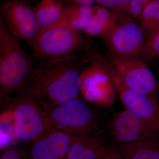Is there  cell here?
I'll return each instance as SVG.
<instances>
[{
    "label": "cell",
    "instance_id": "1",
    "mask_svg": "<svg viewBox=\"0 0 159 159\" xmlns=\"http://www.w3.org/2000/svg\"><path fill=\"white\" fill-rule=\"evenodd\" d=\"M93 54H83L48 66L37 65L27 92L39 102L59 105L80 99L81 74Z\"/></svg>",
    "mask_w": 159,
    "mask_h": 159
},
{
    "label": "cell",
    "instance_id": "2",
    "mask_svg": "<svg viewBox=\"0 0 159 159\" xmlns=\"http://www.w3.org/2000/svg\"><path fill=\"white\" fill-rule=\"evenodd\" d=\"M37 63L26 53L19 39L12 34L0 18V100L6 107L28 89Z\"/></svg>",
    "mask_w": 159,
    "mask_h": 159
},
{
    "label": "cell",
    "instance_id": "3",
    "mask_svg": "<svg viewBox=\"0 0 159 159\" xmlns=\"http://www.w3.org/2000/svg\"><path fill=\"white\" fill-rule=\"evenodd\" d=\"M88 44L80 32L63 19L40 31L32 46V57L39 65L48 66L82 55L88 48Z\"/></svg>",
    "mask_w": 159,
    "mask_h": 159
},
{
    "label": "cell",
    "instance_id": "4",
    "mask_svg": "<svg viewBox=\"0 0 159 159\" xmlns=\"http://www.w3.org/2000/svg\"><path fill=\"white\" fill-rule=\"evenodd\" d=\"M39 102L49 126L70 136H87L99 130L97 114L81 99L59 105Z\"/></svg>",
    "mask_w": 159,
    "mask_h": 159
},
{
    "label": "cell",
    "instance_id": "5",
    "mask_svg": "<svg viewBox=\"0 0 159 159\" xmlns=\"http://www.w3.org/2000/svg\"><path fill=\"white\" fill-rule=\"evenodd\" d=\"M6 108L11 113L20 140L34 141L50 126L39 101L27 91L12 99Z\"/></svg>",
    "mask_w": 159,
    "mask_h": 159
},
{
    "label": "cell",
    "instance_id": "6",
    "mask_svg": "<svg viewBox=\"0 0 159 159\" xmlns=\"http://www.w3.org/2000/svg\"><path fill=\"white\" fill-rule=\"evenodd\" d=\"M145 35L140 24L127 16L119 19L101 39L109 52L119 57H140L144 51Z\"/></svg>",
    "mask_w": 159,
    "mask_h": 159
},
{
    "label": "cell",
    "instance_id": "7",
    "mask_svg": "<svg viewBox=\"0 0 159 159\" xmlns=\"http://www.w3.org/2000/svg\"><path fill=\"white\" fill-rule=\"evenodd\" d=\"M102 58L115 90L125 109L136 115L159 134V98L141 93L128 88L109 61L103 57Z\"/></svg>",
    "mask_w": 159,
    "mask_h": 159
},
{
    "label": "cell",
    "instance_id": "8",
    "mask_svg": "<svg viewBox=\"0 0 159 159\" xmlns=\"http://www.w3.org/2000/svg\"><path fill=\"white\" fill-rule=\"evenodd\" d=\"M109 61L128 88L158 98L159 85L149 67L140 57L125 58L109 52Z\"/></svg>",
    "mask_w": 159,
    "mask_h": 159
},
{
    "label": "cell",
    "instance_id": "9",
    "mask_svg": "<svg viewBox=\"0 0 159 159\" xmlns=\"http://www.w3.org/2000/svg\"><path fill=\"white\" fill-rule=\"evenodd\" d=\"M1 12L10 32L32 47L41 31L35 9L26 0H6Z\"/></svg>",
    "mask_w": 159,
    "mask_h": 159
},
{
    "label": "cell",
    "instance_id": "10",
    "mask_svg": "<svg viewBox=\"0 0 159 159\" xmlns=\"http://www.w3.org/2000/svg\"><path fill=\"white\" fill-rule=\"evenodd\" d=\"M111 133L118 144L159 137V134L146 122L126 109L114 114Z\"/></svg>",
    "mask_w": 159,
    "mask_h": 159
},
{
    "label": "cell",
    "instance_id": "11",
    "mask_svg": "<svg viewBox=\"0 0 159 159\" xmlns=\"http://www.w3.org/2000/svg\"><path fill=\"white\" fill-rule=\"evenodd\" d=\"M30 148L31 159H66L72 143V138L49 126L33 141Z\"/></svg>",
    "mask_w": 159,
    "mask_h": 159
},
{
    "label": "cell",
    "instance_id": "12",
    "mask_svg": "<svg viewBox=\"0 0 159 159\" xmlns=\"http://www.w3.org/2000/svg\"><path fill=\"white\" fill-rule=\"evenodd\" d=\"M72 138V145L66 159H99L108 145L104 129L87 136Z\"/></svg>",
    "mask_w": 159,
    "mask_h": 159
},
{
    "label": "cell",
    "instance_id": "13",
    "mask_svg": "<svg viewBox=\"0 0 159 159\" xmlns=\"http://www.w3.org/2000/svg\"><path fill=\"white\" fill-rule=\"evenodd\" d=\"M119 145L124 159H159V137Z\"/></svg>",
    "mask_w": 159,
    "mask_h": 159
},
{
    "label": "cell",
    "instance_id": "14",
    "mask_svg": "<svg viewBox=\"0 0 159 159\" xmlns=\"http://www.w3.org/2000/svg\"><path fill=\"white\" fill-rule=\"evenodd\" d=\"M65 8L57 0H41L34 8L41 31L60 22Z\"/></svg>",
    "mask_w": 159,
    "mask_h": 159
},
{
    "label": "cell",
    "instance_id": "15",
    "mask_svg": "<svg viewBox=\"0 0 159 159\" xmlns=\"http://www.w3.org/2000/svg\"><path fill=\"white\" fill-rule=\"evenodd\" d=\"M93 12V6L69 5L65 8L63 19L70 26L78 31H84Z\"/></svg>",
    "mask_w": 159,
    "mask_h": 159
},
{
    "label": "cell",
    "instance_id": "16",
    "mask_svg": "<svg viewBox=\"0 0 159 159\" xmlns=\"http://www.w3.org/2000/svg\"><path fill=\"white\" fill-rule=\"evenodd\" d=\"M140 20L145 37L159 27V0H154L145 6Z\"/></svg>",
    "mask_w": 159,
    "mask_h": 159
},
{
    "label": "cell",
    "instance_id": "17",
    "mask_svg": "<svg viewBox=\"0 0 159 159\" xmlns=\"http://www.w3.org/2000/svg\"><path fill=\"white\" fill-rule=\"evenodd\" d=\"M142 55L148 61L159 57V27L146 37Z\"/></svg>",
    "mask_w": 159,
    "mask_h": 159
},
{
    "label": "cell",
    "instance_id": "18",
    "mask_svg": "<svg viewBox=\"0 0 159 159\" xmlns=\"http://www.w3.org/2000/svg\"><path fill=\"white\" fill-rule=\"evenodd\" d=\"M111 29V27L102 21V20L99 19L93 12L88 24L84 32L88 36L90 37L99 36L102 37Z\"/></svg>",
    "mask_w": 159,
    "mask_h": 159
},
{
    "label": "cell",
    "instance_id": "19",
    "mask_svg": "<svg viewBox=\"0 0 159 159\" xmlns=\"http://www.w3.org/2000/svg\"><path fill=\"white\" fill-rule=\"evenodd\" d=\"M154 0H130L127 13L130 17L140 20L145 6Z\"/></svg>",
    "mask_w": 159,
    "mask_h": 159
},
{
    "label": "cell",
    "instance_id": "20",
    "mask_svg": "<svg viewBox=\"0 0 159 159\" xmlns=\"http://www.w3.org/2000/svg\"><path fill=\"white\" fill-rule=\"evenodd\" d=\"M99 159H124L119 144L114 142L107 145L104 153Z\"/></svg>",
    "mask_w": 159,
    "mask_h": 159
},
{
    "label": "cell",
    "instance_id": "21",
    "mask_svg": "<svg viewBox=\"0 0 159 159\" xmlns=\"http://www.w3.org/2000/svg\"><path fill=\"white\" fill-rule=\"evenodd\" d=\"M130 0H117L116 4L111 10L118 19L129 16L127 10Z\"/></svg>",
    "mask_w": 159,
    "mask_h": 159
},
{
    "label": "cell",
    "instance_id": "22",
    "mask_svg": "<svg viewBox=\"0 0 159 159\" xmlns=\"http://www.w3.org/2000/svg\"><path fill=\"white\" fill-rule=\"evenodd\" d=\"M26 156L22 152L9 149L3 152L0 159H24Z\"/></svg>",
    "mask_w": 159,
    "mask_h": 159
},
{
    "label": "cell",
    "instance_id": "23",
    "mask_svg": "<svg viewBox=\"0 0 159 159\" xmlns=\"http://www.w3.org/2000/svg\"><path fill=\"white\" fill-rule=\"evenodd\" d=\"M66 2L70 3V5L77 4V5H86L92 6L96 3V0H65Z\"/></svg>",
    "mask_w": 159,
    "mask_h": 159
},
{
    "label": "cell",
    "instance_id": "24",
    "mask_svg": "<svg viewBox=\"0 0 159 159\" xmlns=\"http://www.w3.org/2000/svg\"><path fill=\"white\" fill-rule=\"evenodd\" d=\"M116 1L117 0H102V6L107 9L109 8L112 10L116 6Z\"/></svg>",
    "mask_w": 159,
    "mask_h": 159
},
{
    "label": "cell",
    "instance_id": "25",
    "mask_svg": "<svg viewBox=\"0 0 159 159\" xmlns=\"http://www.w3.org/2000/svg\"><path fill=\"white\" fill-rule=\"evenodd\" d=\"M158 58V60H159V58Z\"/></svg>",
    "mask_w": 159,
    "mask_h": 159
}]
</instances>
